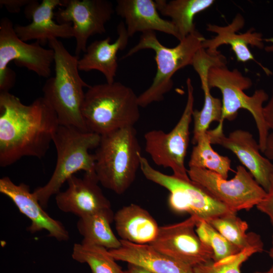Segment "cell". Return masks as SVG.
Returning <instances> with one entry per match:
<instances>
[{
    "mask_svg": "<svg viewBox=\"0 0 273 273\" xmlns=\"http://www.w3.org/2000/svg\"><path fill=\"white\" fill-rule=\"evenodd\" d=\"M198 217L190 216L174 224L159 226L151 245L156 250L192 267L213 260L211 249L198 237L195 226Z\"/></svg>",
    "mask_w": 273,
    "mask_h": 273,
    "instance_id": "cell-12",
    "label": "cell"
},
{
    "mask_svg": "<svg viewBox=\"0 0 273 273\" xmlns=\"http://www.w3.org/2000/svg\"><path fill=\"white\" fill-rule=\"evenodd\" d=\"M94 156L99 183L117 194L124 193L135 178L142 156L134 126L101 135Z\"/></svg>",
    "mask_w": 273,
    "mask_h": 273,
    "instance_id": "cell-4",
    "label": "cell"
},
{
    "mask_svg": "<svg viewBox=\"0 0 273 273\" xmlns=\"http://www.w3.org/2000/svg\"><path fill=\"white\" fill-rule=\"evenodd\" d=\"M195 231L200 240L211 249L213 261H219L242 250L230 242L204 219L198 218Z\"/></svg>",
    "mask_w": 273,
    "mask_h": 273,
    "instance_id": "cell-29",
    "label": "cell"
},
{
    "mask_svg": "<svg viewBox=\"0 0 273 273\" xmlns=\"http://www.w3.org/2000/svg\"><path fill=\"white\" fill-rule=\"evenodd\" d=\"M211 144L220 145L233 152L254 179L266 192L273 174V164L260 152L259 144L248 131L234 130L225 136L223 127L208 130Z\"/></svg>",
    "mask_w": 273,
    "mask_h": 273,
    "instance_id": "cell-14",
    "label": "cell"
},
{
    "mask_svg": "<svg viewBox=\"0 0 273 273\" xmlns=\"http://www.w3.org/2000/svg\"><path fill=\"white\" fill-rule=\"evenodd\" d=\"M263 114L268 129L273 130V87L271 98L267 104L263 107Z\"/></svg>",
    "mask_w": 273,
    "mask_h": 273,
    "instance_id": "cell-33",
    "label": "cell"
},
{
    "mask_svg": "<svg viewBox=\"0 0 273 273\" xmlns=\"http://www.w3.org/2000/svg\"><path fill=\"white\" fill-rule=\"evenodd\" d=\"M32 0H1V5L4 6L8 11L12 13L20 12L21 8L26 6Z\"/></svg>",
    "mask_w": 273,
    "mask_h": 273,
    "instance_id": "cell-32",
    "label": "cell"
},
{
    "mask_svg": "<svg viewBox=\"0 0 273 273\" xmlns=\"http://www.w3.org/2000/svg\"><path fill=\"white\" fill-rule=\"evenodd\" d=\"M0 192L9 198L21 213L31 221L28 231L31 233L42 230L58 241H66L69 233L62 223L51 217L43 209L29 187L21 183L16 185L8 176L0 179Z\"/></svg>",
    "mask_w": 273,
    "mask_h": 273,
    "instance_id": "cell-16",
    "label": "cell"
},
{
    "mask_svg": "<svg viewBox=\"0 0 273 273\" xmlns=\"http://www.w3.org/2000/svg\"><path fill=\"white\" fill-rule=\"evenodd\" d=\"M187 100L183 113L174 128L166 133L152 130L144 135L145 150L158 166L172 169L174 175L190 179L185 165L190 141V125L194 111V87L191 79L186 81Z\"/></svg>",
    "mask_w": 273,
    "mask_h": 273,
    "instance_id": "cell-10",
    "label": "cell"
},
{
    "mask_svg": "<svg viewBox=\"0 0 273 273\" xmlns=\"http://www.w3.org/2000/svg\"><path fill=\"white\" fill-rule=\"evenodd\" d=\"M101 135L83 131L72 126L59 125L53 142L57 154L54 171L48 183L35 189L33 193L43 208H46L50 198L60 191L65 181L79 171L95 172V158L89 151L96 148Z\"/></svg>",
    "mask_w": 273,
    "mask_h": 273,
    "instance_id": "cell-6",
    "label": "cell"
},
{
    "mask_svg": "<svg viewBox=\"0 0 273 273\" xmlns=\"http://www.w3.org/2000/svg\"><path fill=\"white\" fill-rule=\"evenodd\" d=\"M114 216L110 208L79 217L77 228L83 238L82 241L109 250L120 247V240L115 236L110 226L114 221Z\"/></svg>",
    "mask_w": 273,
    "mask_h": 273,
    "instance_id": "cell-25",
    "label": "cell"
},
{
    "mask_svg": "<svg viewBox=\"0 0 273 273\" xmlns=\"http://www.w3.org/2000/svg\"><path fill=\"white\" fill-rule=\"evenodd\" d=\"M253 273H273V265L267 270L264 271H255Z\"/></svg>",
    "mask_w": 273,
    "mask_h": 273,
    "instance_id": "cell-38",
    "label": "cell"
},
{
    "mask_svg": "<svg viewBox=\"0 0 273 273\" xmlns=\"http://www.w3.org/2000/svg\"><path fill=\"white\" fill-rule=\"evenodd\" d=\"M127 271L129 273H152L140 266L130 263H128Z\"/></svg>",
    "mask_w": 273,
    "mask_h": 273,
    "instance_id": "cell-35",
    "label": "cell"
},
{
    "mask_svg": "<svg viewBox=\"0 0 273 273\" xmlns=\"http://www.w3.org/2000/svg\"><path fill=\"white\" fill-rule=\"evenodd\" d=\"M62 5L63 0H43L40 4L32 0L25 8L26 17L32 21L27 25L14 26L17 36L24 41L36 40L41 44L53 38L74 37L71 23L60 24L53 20L54 9Z\"/></svg>",
    "mask_w": 273,
    "mask_h": 273,
    "instance_id": "cell-17",
    "label": "cell"
},
{
    "mask_svg": "<svg viewBox=\"0 0 273 273\" xmlns=\"http://www.w3.org/2000/svg\"><path fill=\"white\" fill-rule=\"evenodd\" d=\"M208 79L210 88H217L222 94V116L218 126L223 127L224 119L234 120L240 109L247 110L255 121L258 144L260 151L263 153L269 134L263 114V104L268 99L267 94L263 89H258L251 96L246 95L244 90L251 87V79L237 69L229 70L226 65L211 67Z\"/></svg>",
    "mask_w": 273,
    "mask_h": 273,
    "instance_id": "cell-7",
    "label": "cell"
},
{
    "mask_svg": "<svg viewBox=\"0 0 273 273\" xmlns=\"http://www.w3.org/2000/svg\"><path fill=\"white\" fill-rule=\"evenodd\" d=\"M263 153L269 160L273 161V132L269 133L268 136Z\"/></svg>",
    "mask_w": 273,
    "mask_h": 273,
    "instance_id": "cell-34",
    "label": "cell"
},
{
    "mask_svg": "<svg viewBox=\"0 0 273 273\" xmlns=\"http://www.w3.org/2000/svg\"><path fill=\"white\" fill-rule=\"evenodd\" d=\"M207 222L240 250L252 246L263 245L259 235L247 233L248 229L247 222L238 217L236 213L223 214Z\"/></svg>",
    "mask_w": 273,
    "mask_h": 273,
    "instance_id": "cell-26",
    "label": "cell"
},
{
    "mask_svg": "<svg viewBox=\"0 0 273 273\" xmlns=\"http://www.w3.org/2000/svg\"><path fill=\"white\" fill-rule=\"evenodd\" d=\"M205 39L196 30L179 41L177 46L169 48L159 41L155 31L142 33L138 43L122 57L125 59L145 49L152 50L155 53L156 73L151 85L138 96L140 107L145 108L164 100V95L173 87L174 74L179 69L192 65L195 55L202 48Z\"/></svg>",
    "mask_w": 273,
    "mask_h": 273,
    "instance_id": "cell-5",
    "label": "cell"
},
{
    "mask_svg": "<svg viewBox=\"0 0 273 273\" xmlns=\"http://www.w3.org/2000/svg\"><path fill=\"white\" fill-rule=\"evenodd\" d=\"M117 31L118 37L114 42H111L108 36L95 40L87 47L84 55L78 61L79 71L97 70L104 75L106 82H114L118 68L117 53L126 47L129 38L123 22L119 23Z\"/></svg>",
    "mask_w": 273,
    "mask_h": 273,
    "instance_id": "cell-21",
    "label": "cell"
},
{
    "mask_svg": "<svg viewBox=\"0 0 273 273\" xmlns=\"http://www.w3.org/2000/svg\"><path fill=\"white\" fill-rule=\"evenodd\" d=\"M55 17L60 24L72 23L76 44L75 55L85 52L89 38L106 31L105 25L114 13L113 4L107 0H63Z\"/></svg>",
    "mask_w": 273,
    "mask_h": 273,
    "instance_id": "cell-13",
    "label": "cell"
},
{
    "mask_svg": "<svg viewBox=\"0 0 273 273\" xmlns=\"http://www.w3.org/2000/svg\"><path fill=\"white\" fill-rule=\"evenodd\" d=\"M115 229L120 240L138 244H150L159 229L148 211L135 204L122 207L114 216Z\"/></svg>",
    "mask_w": 273,
    "mask_h": 273,
    "instance_id": "cell-23",
    "label": "cell"
},
{
    "mask_svg": "<svg viewBox=\"0 0 273 273\" xmlns=\"http://www.w3.org/2000/svg\"><path fill=\"white\" fill-rule=\"evenodd\" d=\"M72 257L79 263H86L92 273H122L123 271L111 255L109 250L84 241L74 244Z\"/></svg>",
    "mask_w": 273,
    "mask_h": 273,
    "instance_id": "cell-27",
    "label": "cell"
},
{
    "mask_svg": "<svg viewBox=\"0 0 273 273\" xmlns=\"http://www.w3.org/2000/svg\"><path fill=\"white\" fill-rule=\"evenodd\" d=\"M226 58L220 53L217 55L208 54L203 48L195 55L192 66L198 74L204 92V102L200 111L194 110L192 119L194 120L192 143L195 145L198 140L204 135L213 121L220 122L222 116V102L211 94L208 76L211 67L226 64Z\"/></svg>",
    "mask_w": 273,
    "mask_h": 273,
    "instance_id": "cell-19",
    "label": "cell"
},
{
    "mask_svg": "<svg viewBox=\"0 0 273 273\" xmlns=\"http://www.w3.org/2000/svg\"><path fill=\"white\" fill-rule=\"evenodd\" d=\"M54 51V77L49 78L42 87L43 96L55 111L59 125L72 126L89 131L85 123L82 107L84 87L89 86L80 77L79 57L72 55L57 38L48 42Z\"/></svg>",
    "mask_w": 273,
    "mask_h": 273,
    "instance_id": "cell-2",
    "label": "cell"
},
{
    "mask_svg": "<svg viewBox=\"0 0 273 273\" xmlns=\"http://www.w3.org/2000/svg\"><path fill=\"white\" fill-rule=\"evenodd\" d=\"M120 242V247L109 250L116 261L138 265L152 273H195L193 267L162 254L150 244Z\"/></svg>",
    "mask_w": 273,
    "mask_h": 273,
    "instance_id": "cell-22",
    "label": "cell"
},
{
    "mask_svg": "<svg viewBox=\"0 0 273 273\" xmlns=\"http://www.w3.org/2000/svg\"><path fill=\"white\" fill-rule=\"evenodd\" d=\"M115 11L124 19L129 37L139 32L158 31L179 40L175 26L170 20L160 17L155 2L153 0H118Z\"/></svg>",
    "mask_w": 273,
    "mask_h": 273,
    "instance_id": "cell-20",
    "label": "cell"
},
{
    "mask_svg": "<svg viewBox=\"0 0 273 273\" xmlns=\"http://www.w3.org/2000/svg\"><path fill=\"white\" fill-rule=\"evenodd\" d=\"M59 126L55 111L44 97L26 105L9 92H0V166L25 156L44 157Z\"/></svg>",
    "mask_w": 273,
    "mask_h": 273,
    "instance_id": "cell-1",
    "label": "cell"
},
{
    "mask_svg": "<svg viewBox=\"0 0 273 273\" xmlns=\"http://www.w3.org/2000/svg\"><path fill=\"white\" fill-rule=\"evenodd\" d=\"M244 24V18L240 13L237 14L232 22L228 25L221 26L208 24L207 31L216 35L211 39L205 38L202 42V48L208 54L216 55L220 54L217 51L218 48L223 44H229L238 61L243 63L251 60L256 61L249 49V45L261 49L264 48L263 41L265 39L263 38L261 33L254 31L253 29L243 33L237 34V32L242 28ZM258 64L266 74H271L269 69L261 64Z\"/></svg>",
    "mask_w": 273,
    "mask_h": 273,
    "instance_id": "cell-18",
    "label": "cell"
},
{
    "mask_svg": "<svg viewBox=\"0 0 273 273\" xmlns=\"http://www.w3.org/2000/svg\"><path fill=\"white\" fill-rule=\"evenodd\" d=\"M157 8L164 16L169 17L175 26L179 41L193 33L196 29L195 16L215 2L213 0H156Z\"/></svg>",
    "mask_w": 273,
    "mask_h": 273,
    "instance_id": "cell-24",
    "label": "cell"
},
{
    "mask_svg": "<svg viewBox=\"0 0 273 273\" xmlns=\"http://www.w3.org/2000/svg\"><path fill=\"white\" fill-rule=\"evenodd\" d=\"M55 54L52 49H45L36 41L27 43L17 35L11 20L0 21V92H9L14 85L15 72L8 67L12 61L19 67H25L40 77L49 78Z\"/></svg>",
    "mask_w": 273,
    "mask_h": 273,
    "instance_id": "cell-9",
    "label": "cell"
},
{
    "mask_svg": "<svg viewBox=\"0 0 273 273\" xmlns=\"http://www.w3.org/2000/svg\"><path fill=\"white\" fill-rule=\"evenodd\" d=\"M122 273H129V272L127 270H123V272Z\"/></svg>",
    "mask_w": 273,
    "mask_h": 273,
    "instance_id": "cell-39",
    "label": "cell"
},
{
    "mask_svg": "<svg viewBox=\"0 0 273 273\" xmlns=\"http://www.w3.org/2000/svg\"><path fill=\"white\" fill-rule=\"evenodd\" d=\"M189 168L206 169L227 179L231 168V160L227 156L219 155L211 147L206 133L199 138L193 147L189 162Z\"/></svg>",
    "mask_w": 273,
    "mask_h": 273,
    "instance_id": "cell-28",
    "label": "cell"
},
{
    "mask_svg": "<svg viewBox=\"0 0 273 273\" xmlns=\"http://www.w3.org/2000/svg\"><path fill=\"white\" fill-rule=\"evenodd\" d=\"M263 250V245L248 247L217 261L213 260L193 267L195 273H241V266L251 256Z\"/></svg>",
    "mask_w": 273,
    "mask_h": 273,
    "instance_id": "cell-30",
    "label": "cell"
},
{
    "mask_svg": "<svg viewBox=\"0 0 273 273\" xmlns=\"http://www.w3.org/2000/svg\"><path fill=\"white\" fill-rule=\"evenodd\" d=\"M140 169L147 179L169 192L168 204L176 212L187 213L206 221L233 212L199 184L190 178L186 179L163 173L154 168L143 156Z\"/></svg>",
    "mask_w": 273,
    "mask_h": 273,
    "instance_id": "cell-8",
    "label": "cell"
},
{
    "mask_svg": "<svg viewBox=\"0 0 273 273\" xmlns=\"http://www.w3.org/2000/svg\"><path fill=\"white\" fill-rule=\"evenodd\" d=\"M188 174L191 180L204 187L235 213L256 206L266 194L251 174L241 165L237 167L234 177L230 180L206 169L189 168Z\"/></svg>",
    "mask_w": 273,
    "mask_h": 273,
    "instance_id": "cell-11",
    "label": "cell"
},
{
    "mask_svg": "<svg viewBox=\"0 0 273 273\" xmlns=\"http://www.w3.org/2000/svg\"><path fill=\"white\" fill-rule=\"evenodd\" d=\"M257 208L266 214L273 226V174L264 198L256 205Z\"/></svg>",
    "mask_w": 273,
    "mask_h": 273,
    "instance_id": "cell-31",
    "label": "cell"
},
{
    "mask_svg": "<svg viewBox=\"0 0 273 273\" xmlns=\"http://www.w3.org/2000/svg\"><path fill=\"white\" fill-rule=\"evenodd\" d=\"M265 41L272 42V44L265 48V50L268 52H273V38L265 39Z\"/></svg>",
    "mask_w": 273,
    "mask_h": 273,
    "instance_id": "cell-36",
    "label": "cell"
},
{
    "mask_svg": "<svg viewBox=\"0 0 273 273\" xmlns=\"http://www.w3.org/2000/svg\"><path fill=\"white\" fill-rule=\"evenodd\" d=\"M140 107L133 89L114 81L88 88L82 114L88 130L102 135L134 126L140 117Z\"/></svg>",
    "mask_w": 273,
    "mask_h": 273,
    "instance_id": "cell-3",
    "label": "cell"
},
{
    "mask_svg": "<svg viewBox=\"0 0 273 273\" xmlns=\"http://www.w3.org/2000/svg\"><path fill=\"white\" fill-rule=\"evenodd\" d=\"M67 182V189L56 195L57 207L62 211L81 217L111 208L109 200L98 185L95 172L85 173L82 178L73 175Z\"/></svg>",
    "mask_w": 273,
    "mask_h": 273,
    "instance_id": "cell-15",
    "label": "cell"
},
{
    "mask_svg": "<svg viewBox=\"0 0 273 273\" xmlns=\"http://www.w3.org/2000/svg\"><path fill=\"white\" fill-rule=\"evenodd\" d=\"M269 255L273 260V235L272 236L271 245L269 251Z\"/></svg>",
    "mask_w": 273,
    "mask_h": 273,
    "instance_id": "cell-37",
    "label": "cell"
}]
</instances>
